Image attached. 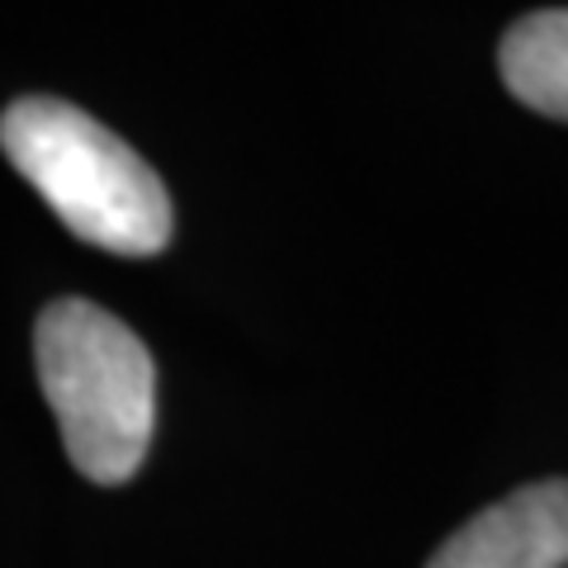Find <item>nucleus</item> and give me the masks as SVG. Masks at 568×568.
<instances>
[{
	"instance_id": "7ed1b4c3",
	"label": "nucleus",
	"mask_w": 568,
	"mask_h": 568,
	"mask_svg": "<svg viewBox=\"0 0 568 568\" xmlns=\"http://www.w3.org/2000/svg\"><path fill=\"white\" fill-rule=\"evenodd\" d=\"M426 568H568V478L507 493L469 517Z\"/></svg>"
},
{
	"instance_id": "f257e3e1",
	"label": "nucleus",
	"mask_w": 568,
	"mask_h": 568,
	"mask_svg": "<svg viewBox=\"0 0 568 568\" xmlns=\"http://www.w3.org/2000/svg\"><path fill=\"white\" fill-rule=\"evenodd\" d=\"M33 365L77 474L129 484L156 432V365L142 336L91 298H58L33 323Z\"/></svg>"
},
{
	"instance_id": "20e7f679",
	"label": "nucleus",
	"mask_w": 568,
	"mask_h": 568,
	"mask_svg": "<svg viewBox=\"0 0 568 568\" xmlns=\"http://www.w3.org/2000/svg\"><path fill=\"white\" fill-rule=\"evenodd\" d=\"M497 71L526 110L568 119V10L521 14L503 33Z\"/></svg>"
},
{
	"instance_id": "f03ea898",
	"label": "nucleus",
	"mask_w": 568,
	"mask_h": 568,
	"mask_svg": "<svg viewBox=\"0 0 568 568\" xmlns=\"http://www.w3.org/2000/svg\"><path fill=\"white\" fill-rule=\"evenodd\" d=\"M0 148L81 242L156 256L171 242V194L142 156L85 110L24 95L0 114Z\"/></svg>"
}]
</instances>
